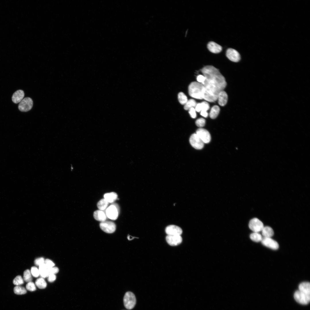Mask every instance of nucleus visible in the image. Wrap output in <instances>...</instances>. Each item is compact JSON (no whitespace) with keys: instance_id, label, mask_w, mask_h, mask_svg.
Listing matches in <instances>:
<instances>
[{"instance_id":"obj_8","label":"nucleus","mask_w":310,"mask_h":310,"mask_svg":"<svg viewBox=\"0 0 310 310\" xmlns=\"http://www.w3.org/2000/svg\"><path fill=\"white\" fill-rule=\"evenodd\" d=\"M189 142L191 146L196 149H201L204 146V143L196 133L191 135Z\"/></svg>"},{"instance_id":"obj_20","label":"nucleus","mask_w":310,"mask_h":310,"mask_svg":"<svg viewBox=\"0 0 310 310\" xmlns=\"http://www.w3.org/2000/svg\"><path fill=\"white\" fill-rule=\"evenodd\" d=\"M104 198L109 203H112L115 202L117 199L118 195L115 192H111L105 193L104 195Z\"/></svg>"},{"instance_id":"obj_22","label":"nucleus","mask_w":310,"mask_h":310,"mask_svg":"<svg viewBox=\"0 0 310 310\" xmlns=\"http://www.w3.org/2000/svg\"><path fill=\"white\" fill-rule=\"evenodd\" d=\"M220 111L219 107L217 105L213 106L210 113V117L212 119L216 118L218 115Z\"/></svg>"},{"instance_id":"obj_4","label":"nucleus","mask_w":310,"mask_h":310,"mask_svg":"<svg viewBox=\"0 0 310 310\" xmlns=\"http://www.w3.org/2000/svg\"><path fill=\"white\" fill-rule=\"evenodd\" d=\"M123 301L125 307L129 310L133 309L136 303V299L135 295L130 291L125 293Z\"/></svg>"},{"instance_id":"obj_40","label":"nucleus","mask_w":310,"mask_h":310,"mask_svg":"<svg viewBox=\"0 0 310 310\" xmlns=\"http://www.w3.org/2000/svg\"><path fill=\"white\" fill-rule=\"evenodd\" d=\"M59 271V268L56 267H53L51 268L50 271V274H55L57 273Z\"/></svg>"},{"instance_id":"obj_17","label":"nucleus","mask_w":310,"mask_h":310,"mask_svg":"<svg viewBox=\"0 0 310 310\" xmlns=\"http://www.w3.org/2000/svg\"><path fill=\"white\" fill-rule=\"evenodd\" d=\"M24 96V93L22 90H18L13 94L12 97V100L15 103L20 102L23 99Z\"/></svg>"},{"instance_id":"obj_14","label":"nucleus","mask_w":310,"mask_h":310,"mask_svg":"<svg viewBox=\"0 0 310 310\" xmlns=\"http://www.w3.org/2000/svg\"><path fill=\"white\" fill-rule=\"evenodd\" d=\"M165 232L167 235H180L183 231L179 227L174 225H171L167 226L165 228Z\"/></svg>"},{"instance_id":"obj_1","label":"nucleus","mask_w":310,"mask_h":310,"mask_svg":"<svg viewBox=\"0 0 310 310\" xmlns=\"http://www.w3.org/2000/svg\"><path fill=\"white\" fill-rule=\"evenodd\" d=\"M201 71L205 80L202 84L204 86L203 99L213 102L218 99V95L226 86L224 77L214 67L207 65L202 68Z\"/></svg>"},{"instance_id":"obj_9","label":"nucleus","mask_w":310,"mask_h":310,"mask_svg":"<svg viewBox=\"0 0 310 310\" xmlns=\"http://www.w3.org/2000/svg\"><path fill=\"white\" fill-rule=\"evenodd\" d=\"M261 242L264 246L273 250H277L279 248L278 243L271 237H263Z\"/></svg>"},{"instance_id":"obj_37","label":"nucleus","mask_w":310,"mask_h":310,"mask_svg":"<svg viewBox=\"0 0 310 310\" xmlns=\"http://www.w3.org/2000/svg\"><path fill=\"white\" fill-rule=\"evenodd\" d=\"M44 264L48 267L52 268L55 266V264L51 260L49 259H46L45 260Z\"/></svg>"},{"instance_id":"obj_6","label":"nucleus","mask_w":310,"mask_h":310,"mask_svg":"<svg viewBox=\"0 0 310 310\" xmlns=\"http://www.w3.org/2000/svg\"><path fill=\"white\" fill-rule=\"evenodd\" d=\"M33 104V102L32 99L29 97H26L20 102L18 108L21 111L27 112L32 108Z\"/></svg>"},{"instance_id":"obj_10","label":"nucleus","mask_w":310,"mask_h":310,"mask_svg":"<svg viewBox=\"0 0 310 310\" xmlns=\"http://www.w3.org/2000/svg\"><path fill=\"white\" fill-rule=\"evenodd\" d=\"M196 133L204 143H208L210 142L211 139L210 135L206 129L202 128H199L197 130Z\"/></svg>"},{"instance_id":"obj_23","label":"nucleus","mask_w":310,"mask_h":310,"mask_svg":"<svg viewBox=\"0 0 310 310\" xmlns=\"http://www.w3.org/2000/svg\"><path fill=\"white\" fill-rule=\"evenodd\" d=\"M35 285L40 289H44L46 288L47 284L44 278L40 277L36 279L35 282Z\"/></svg>"},{"instance_id":"obj_15","label":"nucleus","mask_w":310,"mask_h":310,"mask_svg":"<svg viewBox=\"0 0 310 310\" xmlns=\"http://www.w3.org/2000/svg\"><path fill=\"white\" fill-rule=\"evenodd\" d=\"M207 46L208 50L211 53H219L222 50V47L220 45L213 41L209 42L208 43Z\"/></svg>"},{"instance_id":"obj_11","label":"nucleus","mask_w":310,"mask_h":310,"mask_svg":"<svg viewBox=\"0 0 310 310\" xmlns=\"http://www.w3.org/2000/svg\"><path fill=\"white\" fill-rule=\"evenodd\" d=\"M226 56L231 61L238 62L241 59V56L239 53L236 50L232 48H229L226 52Z\"/></svg>"},{"instance_id":"obj_13","label":"nucleus","mask_w":310,"mask_h":310,"mask_svg":"<svg viewBox=\"0 0 310 310\" xmlns=\"http://www.w3.org/2000/svg\"><path fill=\"white\" fill-rule=\"evenodd\" d=\"M166 239L168 244L172 246L178 245L182 241V238L180 235H167Z\"/></svg>"},{"instance_id":"obj_27","label":"nucleus","mask_w":310,"mask_h":310,"mask_svg":"<svg viewBox=\"0 0 310 310\" xmlns=\"http://www.w3.org/2000/svg\"><path fill=\"white\" fill-rule=\"evenodd\" d=\"M197 103L196 101L193 99H191L188 100L185 104L184 108L185 110H189L191 108L195 107Z\"/></svg>"},{"instance_id":"obj_12","label":"nucleus","mask_w":310,"mask_h":310,"mask_svg":"<svg viewBox=\"0 0 310 310\" xmlns=\"http://www.w3.org/2000/svg\"><path fill=\"white\" fill-rule=\"evenodd\" d=\"M119 212L116 206L111 205L106 208L105 212L106 216L108 218L115 220L118 217Z\"/></svg>"},{"instance_id":"obj_5","label":"nucleus","mask_w":310,"mask_h":310,"mask_svg":"<svg viewBox=\"0 0 310 310\" xmlns=\"http://www.w3.org/2000/svg\"><path fill=\"white\" fill-rule=\"evenodd\" d=\"M249 226L251 230L256 232L261 231L264 227L262 222L257 218H253L250 221Z\"/></svg>"},{"instance_id":"obj_41","label":"nucleus","mask_w":310,"mask_h":310,"mask_svg":"<svg viewBox=\"0 0 310 310\" xmlns=\"http://www.w3.org/2000/svg\"><path fill=\"white\" fill-rule=\"evenodd\" d=\"M201 115L205 117H207L208 115V114L206 111H200Z\"/></svg>"},{"instance_id":"obj_25","label":"nucleus","mask_w":310,"mask_h":310,"mask_svg":"<svg viewBox=\"0 0 310 310\" xmlns=\"http://www.w3.org/2000/svg\"><path fill=\"white\" fill-rule=\"evenodd\" d=\"M13 290L15 294L18 295L24 294L27 292L26 288L20 285L16 286L14 288Z\"/></svg>"},{"instance_id":"obj_39","label":"nucleus","mask_w":310,"mask_h":310,"mask_svg":"<svg viewBox=\"0 0 310 310\" xmlns=\"http://www.w3.org/2000/svg\"><path fill=\"white\" fill-rule=\"evenodd\" d=\"M197 80L198 82L202 84L205 81V78L203 75H200L197 77Z\"/></svg>"},{"instance_id":"obj_16","label":"nucleus","mask_w":310,"mask_h":310,"mask_svg":"<svg viewBox=\"0 0 310 310\" xmlns=\"http://www.w3.org/2000/svg\"><path fill=\"white\" fill-rule=\"evenodd\" d=\"M39 266L38 269L41 277L43 278L47 277L50 274V271L51 268L48 267L44 263Z\"/></svg>"},{"instance_id":"obj_33","label":"nucleus","mask_w":310,"mask_h":310,"mask_svg":"<svg viewBox=\"0 0 310 310\" xmlns=\"http://www.w3.org/2000/svg\"><path fill=\"white\" fill-rule=\"evenodd\" d=\"M200 104L201 111H207L209 109V104L206 101H204L200 103Z\"/></svg>"},{"instance_id":"obj_29","label":"nucleus","mask_w":310,"mask_h":310,"mask_svg":"<svg viewBox=\"0 0 310 310\" xmlns=\"http://www.w3.org/2000/svg\"><path fill=\"white\" fill-rule=\"evenodd\" d=\"M178 99L180 103L182 104H185L188 101L187 96L182 92L179 93Z\"/></svg>"},{"instance_id":"obj_35","label":"nucleus","mask_w":310,"mask_h":310,"mask_svg":"<svg viewBox=\"0 0 310 310\" xmlns=\"http://www.w3.org/2000/svg\"><path fill=\"white\" fill-rule=\"evenodd\" d=\"M45 260L42 257L36 258L34 261L35 264L37 266H40L44 263Z\"/></svg>"},{"instance_id":"obj_3","label":"nucleus","mask_w":310,"mask_h":310,"mask_svg":"<svg viewBox=\"0 0 310 310\" xmlns=\"http://www.w3.org/2000/svg\"><path fill=\"white\" fill-rule=\"evenodd\" d=\"M204 86L201 83L194 82L189 86V93L191 97L196 99H203Z\"/></svg>"},{"instance_id":"obj_18","label":"nucleus","mask_w":310,"mask_h":310,"mask_svg":"<svg viewBox=\"0 0 310 310\" xmlns=\"http://www.w3.org/2000/svg\"><path fill=\"white\" fill-rule=\"evenodd\" d=\"M218 99L219 104L222 106L225 105L228 100V95L226 92L222 90L219 93Z\"/></svg>"},{"instance_id":"obj_21","label":"nucleus","mask_w":310,"mask_h":310,"mask_svg":"<svg viewBox=\"0 0 310 310\" xmlns=\"http://www.w3.org/2000/svg\"><path fill=\"white\" fill-rule=\"evenodd\" d=\"M261 231L263 237L271 238L274 234L273 229L269 226L264 227Z\"/></svg>"},{"instance_id":"obj_30","label":"nucleus","mask_w":310,"mask_h":310,"mask_svg":"<svg viewBox=\"0 0 310 310\" xmlns=\"http://www.w3.org/2000/svg\"><path fill=\"white\" fill-rule=\"evenodd\" d=\"M13 283L16 286L21 285L24 283V280L21 276L18 275L13 279Z\"/></svg>"},{"instance_id":"obj_34","label":"nucleus","mask_w":310,"mask_h":310,"mask_svg":"<svg viewBox=\"0 0 310 310\" xmlns=\"http://www.w3.org/2000/svg\"><path fill=\"white\" fill-rule=\"evenodd\" d=\"M206 121L203 118H200L198 119L195 121V124L196 125L199 127H202L204 126L205 124Z\"/></svg>"},{"instance_id":"obj_31","label":"nucleus","mask_w":310,"mask_h":310,"mask_svg":"<svg viewBox=\"0 0 310 310\" xmlns=\"http://www.w3.org/2000/svg\"><path fill=\"white\" fill-rule=\"evenodd\" d=\"M34 283L32 281L28 282L26 285V288L27 290L30 291H35L36 289V288Z\"/></svg>"},{"instance_id":"obj_19","label":"nucleus","mask_w":310,"mask_h":310,"mask_svg":"<svg viewBox=\"0 0 310 310\" xmlns=\"http://www.w3.org/2000/svg\"><path fill=\"white\" fill-rule=\"evenodd\" d=\"M93 216L95 220L101 222L105 221L106 219V214L102 211L100 210L94 211Z\"/></svg>"},{"instance_id":"obj_2","label":"nucleus","mask_w":310,"mask_h":310,"mask_svg":"<svg viewBox=\"0 0 310 310\" xmlns=\"http://www.w3.org/2000/svg\"><path fill=\"white\" fill-rule=\"evenodd\" d=\"M299 290L294 294L296 301L302 305L308 304L310 301V284L308 282H302L299 285Z\"/></svg>"},{"instance_id":"obj_26","label":"nucleus","mask_w":310,"mask_h":310,"mask_svg":"<svg viewBox=\"0 0 310 310\" xmlns=\"http://www.w3.org/2000/svg\"><path fill=\"white\" fill-rule=\"evenodd\" d=\"M250 237L252 240L256 242L261 241L263 238L260 234L256 232H254L251 234Z\"/></svg>"},{"instance_id":"obj_32","label":"nucleus","mask_w":310,"mask_h":310,"mask_svg":"<svg viewBox=\"0 0 310 310\" xmlns=\"http://www.w3.org/2000/svg\"><path fill=\"white\" fill-rule=\"evenodd\" d=\"M30 271L32 275L34 277L37 278L40 276L39 269L36 267H32Z\"/></svg>"},{"instance_id":"obj_38","label":"nucleus","mask_w":310,"mask_h":310,"mask_svg":"<svg viewBox=\"0 0 310 310\" xmlns=\"http://www.w3.org/2000/svg\"><path fill=\"white\" fill-rule=\"evenodd\" d=\"M56 277L55 274H50L47 277L48 281L50 282H54L56 280Z\"/></svg>"},{"instance_id":"obj_7","label":"nucleus","mask_w":310,"mask_h":310,"mask_svg":"<svg viewBox=\"0 0 310 310\" xmlns=\"http://www.w3.org/2000/svg\"><path fill=\"white\" fill-rule=\"evenodd\" d=\"M100 228L105 232L108 233L114 232L116 229L115 223L112 222L104 221L101 222L100 224Z\"/></svg>"},{"instance_id":"obj_24","label":"nucleus","mask_w":310,"mask_h":310,"mask_svg":"<svg viewBox=\"0 0 310 310\" xmlns=\"http://www.w3.org/2000/svg\"><path fill=\"white\" fill-rule=\"evenodd\" d=\"M109 203L104 198L100 199L97 204L98 208L101 210H105L108 206Z\"/></svg>"},{"instance_id":"obj_28","label":"nucleus","mask_w":310,"mask_h":310,"mask_svg":"<svg viewBox=\"0 0 310 310\" xmlns=\"http://www.w3.org/2000/svg\"><path fill=\"white\" fill-rule=\"evenodd\" d=\"M32 275L30 270H25L23 274L24 280L28 282L32 281Z\"/></svg>"},{"instance_id":"obj_36","label":"nucleus","mask_w":310,"mask_h":310,"mask_svg":"<svg viewBox=\"0 0 310 310\" xmlns=\"http://www.w3.org/2000/svg\"><path fill=\"white\" fill-rule=\"evenodd\" d=\"M189 113L191 117L193 118H195L196 117V111L194 108H191L189 110Z\"/></svg>"}]
</instances>
